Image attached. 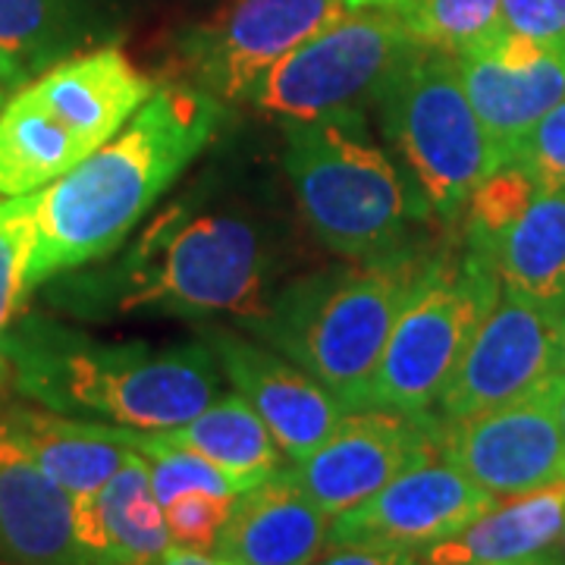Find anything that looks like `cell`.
<instances>
[{"mask_svg": "<svg viewBox=\"0 0 565 565\" xmlns=\"http://www.w3.org/2000/svg\"><path fill=\"white\" fill-rule=\"evenodd\" d=\"M221 122L223 104L202 88L158 85L114 139L39 192L29 289L117 252Z\"/></svg>", "mask_w": 565, "mask_h": 565, "instance_id": "6da1fadb", "label": "cell"}, {"mask_svg": "<svg viewBox=\"0 0 565 565\" xmlns=\"http://www.w3.org/2000/svg\"><path fill=\"white\" fill-rule=\"evenodd\" d=\"M3 367L41 408L136 430L180 427L221 396L207 343H102L47 318L10 327Z\"/></svg>", "mask_w": 565, "mask_h": 565, "instance_id": "7a4b0ae2", "label": "cell"}, {"mask_svg": "<svg viewBox=\"0 0 565 565\" xmlns=\"http://www.w3.org/2000/svg\"><path fill=\"white\" fill-rule=\"evenodd\" d=\"M422 267L412 255H367L282 286L258 318L255 340L308 371L340 403L371 408V386L408 286Z\"/></svg>", "mask_w": 565, "mask_h": 565, "instance_id": "3957f363", "label": "cell"}, {"mask_svg": "<svg viewBox=\"0 0 565 565\" xmlns=\"http://www.w3.org/2000/svg\"><path fill=\"white\" fill-rule=\"evenodd\" d=\"M270 248L262 226L243 214H189L170 204L104 274L114 311L170 318H258L270 296Z\"/></svg>", "mask_w": 565, "mask_h": 565, "instance_id": "277c9868", "label": "cell"}, {"mask_svg": "<svg viewBox=\"0 0 565 565\" xmlns=\"http://www.w3.org/2000/svg\"><path fill=\"white\" fill-rule=\"evenodd\" d=\"M154 92L158 82L114 44L41 70L0 107V195H29L61 180L114 139Z\"/></svg>", "mask_w": 565, "mask_h": 565, "instance_id": "5b68a950", "label": "cell"}, {"mask_svg": "<svg viewBox=\"0 0 565 565\" xmlns=\"http://www.w3.org/2000/svg\"><path fill=\"white\" fill-rule=\"evenodd\" d=\"M282 163L315 239L343 258L399 243L424 202L396 163L367 139L362 117L286 120Z\"/></svg>", "mask_w": 565, "mask_h": 565, "instance_id": "8992f818", "label": "cell"}, {"mask_svg": "<svg viewBox=\"0 0 565 565\" xmlns=\"http://www.w3.org/2000/svg\"><path fill=\"white\" fill-rule=\"evenodd\" d=\"M500 296L503 282L497 270L468 245L462 255L424 258L390 330L371 405L408 415L434 412Z\"/></svg>", "mask_w": 565, "mask_h": 565, "instance_id": "52a82bcc", "label": "cell"}, {"mask_svg": "<svg viewBox=\"0 0 565 565\" xmlns=\"http://www.w3.org/2000/svg\"><path fill=\"white\" fill-rule=\"evenodd\" d=\"M377 107L412 189L440 217H456L475 189L503 167L465 95L452 54L422 47Z\"/></svg>", "mask_w": 565, "mask_h": 565, "instance_id": "ba28073f", "label": "cell"}, {"mask_svg": "<svg viewBox=\"0 0 565 565\" xmlns=\"http://www.w3.org/2000/svg\"><path fill=\"white\" fill-rule=\"evenodd\" d=\"M418 51L396 10H352L282 57L252 102L282 120L362 117Z\"/></svg>", "mask_w": 565, "mask_h": 565, "instance_id": "9c48e42d", "label": "cell"}, {"mask_svg": "<svg viewBox=\"0 0 565 565\" xmlns=\"http://www.w3.org/2000/svg\"><path fill=\"white\" fill-rule=\"evenodd\" d=\"M345 13V0H226L177 41L182 79L221 104L248 102L282 57Z\"/></svg>", "mask_w": 565, "mask_h": 565, "instance_id": "30bf717a", "label": "cell"}, {"mask_svg": "<svg viewBox=\"0 0 565 565\" xmlns=\"http://www.w3.org/2000/svg\"><path fill=\"white\" fill-rule=\"evenodd\" d=\"M563 384L565 371H559L519 403L462 422L440 415L444 456L493 497H519L565 481V430L556 412Z\"/></svg>", "mask_w": 565, "mask_h": 565, "instance_id": "8fae6325", "label": "cell"}, {"mask_svg": "<svg viewBox=\"0 0 565 565\" xmlns=\"http://www.w3.org/2000/svg\"><path fill=\"white\" fill-rule=\"evenodd\" d=\"M493 505L497 497L449 462L437 444L405 465L374 497L337 515L327 546L374 544L422 553L459 534Z\"/></svg>", "mask_w": 565, "mask_h": 565, "instance_id": "7c38bea8", "label": "cell"}, {"mask_svg": "<svg viewBox=\"0 0 565 565\" xmlns=\"http://www.w3.org/2000/svg\"><path fill=\"white\" fill-rule=\"evenodd\" d=\"M559 323V315L503 292L444 386V418L462 422L544 390L563 371Z\"/></svg>", "mask_w": 565, "mask_h": 565, "instance_id": "4fadbf2b", "label": "cell"}, {"mask_svg": "<svg viewBox=\"0 0 565 565\" xmlns=\"http://www.w3.org/2000/svg\"><path fill=\"white\" fill-rule=\"evenodd\" d=\"M440 444L434 412L408 415L396 408H352L333 434L302 462L289 465L292 478L323 515L337 519L374 497L424 449Z\"/></svg>", "mask_w": 565, "mask_h": 565, "instance_id": "5bb4252c", "label": "cell"}, {"mask_svg": "<svg viewBox=\"0 0 565 565\" xmlns=\"http://www.w3.org/2000/svg\"><path fill=\"white\" fill-rule=\"evenodd\" d=\"M465 95L500 161L565 98V44L503 32L459 54Z\"/></svg>", "mask_w": 565, "mask_h": 565, "instance_id": "9a60e30c", "label": "cell"}, {"mask_svg": "<svg viewBox=\"0 0 565 565\" xmlns=\"http://www.w3.org/2000/svg\"><path fill=\"white\" fill-rule=\"evenodd\" d=\"M204 343L211 345L223 377L270 427L289 462L311 456L349 412L308 371L262 340H245L236 330H211Z\"/></svg>", "mask_w": 565, "mask_h": 565, "instance_id": "2e32d148", "label": "cell"}, {"mask_svg": "<svg viewBox=\"0 0 565 565\" xmlns=\"http://www.w3.org/2000/svg\"><path fill=\"white\" fill-rule=\"evenodd\" d=\"M330 522L292 471L280 468L236 497L211 553L239 565H315L330 544Z\"/></svg>", "mask_w": 565, "mask_h": 565, "instance_id": "e0dca14e", "label": "cell"}, {"mask_svg": "<svg viewBox=\"0 0 565 565\" xmlns=\"http://www.w3.org/2000/svg\"><path fill=\"white\" fill-rule=\"evenodd\" d=\"M0 565H88L76 500L0 434Z\"/></svg>", "mask_w": 565, "mask_h": 565, "instance_id": "ac0fdd59", "label": "cell"}, {"mask_svg": "<svg viewBox=\"0 0 565 565\" xmlns=\"http://www.w3.org/2000/svg\"><path fill=\"white\" fill-rule=\"evenodd\" d=\"M76 537L88 565H161L173 541L141 452L132 449L98 493L76 500Z\"/></svg>", "mask_w": 565, "mask_h": 565, "instance_id": "d6986e66", "label": "cell"}, {"mask_svg": "<svg viewBox=\"0 0 565 565\" xmlns=\"http://www.w3.org/2000/svg\"><path fill=\"white\" fill-rule=\"evenodd\" d=\"M0 434H7L73 500L98 493L132 456V446L122 444L117 424L51 408H10L0 418Z\"/></svg>", "mask_w": 565, "mask_h": 565, "instance_id": "ffe728a7", "label": "cell"}, {"mask_svg": "<svg viewBox=\"0 0 565 565\" xmlns=\"http://www.w3.org/2000/svg\"><path fill=\"white\" fill-rule=\"evenodd\" d=\"M471 248V245H468ZM481 255L503 282V292L541 305L546 311H565V192L537 189L515 221L481 248Z\"/></svg>", "mask_w": 565, "mask_h": 565, "instance_id": "44dd1931", "label": "cell"}, {"mask_svg": "<svg viewBox=\"0 0 565 565\" xmlns=\"http://www.w3.org/2000/svg\"><path fill=\"white\" fill-rule=\"evenodd\" d=\"M565 481L487 509L459 534L422 550V565H519L544 559L563 537Z\"/></svg>", "mask_w": 565, "mask_h": 565, "instance_id": "7402d4cb", "label": "cell"}, {"mask_svg": "<svg viewBox=\"0 0 565 565\" xmlns=\"http://www.w3.org/2000/svg\"><path fill=\"white\" fill-rule=\"evenodd\" d=\"M167 444L199 452L202 459L233 478L239 490H252L282 468V449L274 440L270 427L239 393L217 396L192 422L158 430Z\"/></svg>", "mask_w": 565, "mask_h": 565, "instance_id": "603a6c76", "label": "cell"}, {"mask_svg": "<svg viewBox=\"0 0 565 565\" xmlns=\"http://www.w3.org/2000/svg\"><path fill=\"white\" fill-rule=\"evenodd\" d=\"M88 0H0V51L35 76L88 35Z\"/></svg>", "mask_w": 565, "mask_h": 565, "instance_id": "cb8c5ba5", "label": "cell"}, {"mask_svg": "<svg viewBox=\"0 0 565 565\" xmlns=\"http://www.w3.org/2000/svg\"><path fill=\"white\" fill-rule=\"evenodd\" d=\"M422 47L468 54L505 32L503 0H403L396 7Z\"/></svg>", "mask_w": 565, "mask_h": 565, "instance_id": "d4e9b609", "label": "cell"}, {"mask_svg": "<svg viewBox=\"0 0 565 565\" xmlns=\"http://www.w3.org/2000/svg\"><path fill=\"white\" fill-rule=\"evenodd\" d=\"M39 233V192L13 195L0 202V374H3V340L17 323L22 299L29 292V258Z\"/></svg>", "mask_w": 565, "mask_h": 565, "instance_id": "484cf974", "label": "cell"}, {"mask_svg": "<svg viewBox=\"0 0 565 565\" xmlns=\"http://www.w3.org/2000/svg\"><path fill=\"white\" fill-rule=\"evenodd\" d=\"M233 503L236 497H223L211 490H185L180 497H173L163 505V519H167L173 546L211 553L217 544V534L233 512Z\"/></svg>", "mask_w": 565, "mask_h": 565, "instance_id": "4316f807", "label": "cell"}, {"mask_svg": "<svg viewBox=\"0 0 565 565\" xmlns=\"http://www.w3.org/2000/svg\"><path fill=\"white\" fill-rule=\"evenodd\" d=\"M505 163L522 167L537 189L565 192V98L515 145Z\"/></svg>", "mask_w": 565, "mask_h": 565, "instance_id": "83f0119b", "label": "cell"}, {"mask_svg": "<svg viewBox=\"0 0 565 565\" xmlns=\"http://www.w3.org/2000/svg\"><path fill=\"white\" fill-rule=\"evenodd\" d=\"M505 32L565 44V0H503Z\"/></svg>", "mask_w": 565, "mask_h": 565, "instance_id": "f1b7e54d", "label": "cell"}, {"mask_svg": "<svg viewBox=\"0 0 565 565\" xmlns=\"http://www.w3.org/2000/svg\"><path fill=\"white\" fill-rule=\"evenodd\" d=\"M330 553L315 565H422V553L403 550V546H374L349 544L327 546Z\"/></svg>", "mask_w": 565, "mask_h": 565, "instance_id": "f546056e", "label": "cell"}, {"mask_svg": "<svg viewBox=\"0 0 565 565\" xmlns=\"http://www.w3.org/2000/svg\"><path fill=\"white\" fill-rule=\"evenodd\" d=\"M29 79H32V73L17 57L0 51V107L10 102Z\"/></svg>", "mask_w": 565, "mask_h": 565, "instance_id": "4dcf8cb0", "label": "cell"}, {"mask_svg": "<svg viewBox=\"0 0 565 565\" xmlns=\"http://www.w3.org/2000/svg\"><path fill=\"white\" fill-rule=\"evenodd\" d=\"M161 565H239L233 559H223L214 553H199V550H185V546H170L163 553Z\"/></svg>", "mask_w": 565, "mask_h": 565, "instance_id": "1f68e13d", "label": "cell"}, {"mask_svg": "<svg viewBox=\"0 0 565 565\" xmlns=\"http://www.w3.org/2000/svg\"><path fill=\"white\" fill-rule=\"evenodd\" d=\"M352 10H396L403 0H345Z\"/></svg>", "mask_w": 565, "mask_h": 565, "instance_id": "d6a6232c", "label": "cell"}, {"mask_svg": "<svg viewBox=\"0 0 565 565\" xmlns=\"http://www.w3.org/2000/svg\"><path fill=\"white\" fill-rule=\"evenodd\" d=\"M559 367L565 371V311H563V323H559Z\"/></svg>", "mask_w": 565, "mask_h": 565, "instance_id": "836d02e7", "label": "cell"}, {"mask_svg": "<svg viewBox=\"0 0 565 565\" xmlns=\"http://www.w3.org/2000/svg\"><path fill=\"white\" fill-rule=\"evenodd\" d=\"M556 412H559V422H563V430H565V384L559 390V403H556Z\"/></svg>", "mask_w": 565, "mask_h": 565, "instance_id": "e575fe53", "label": "cell"}, {"mask_svg": "<svg viewBox=\"0 0 565 565\" xmlns=\"http://www.w3.org/2000/svg\"><path fill=\"white\" fill-rule=\"evenodd\" d=\"M563 541H565V527H563Z\"/></svg>", "mask_w": 565, "mask_h": 565, "instance_id": "d590c367", "label": "cell"}]
</instances>
